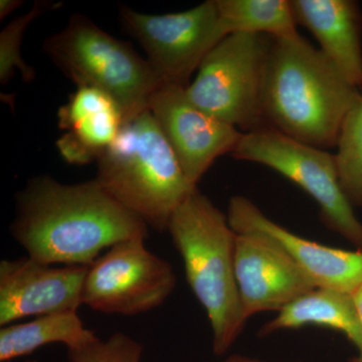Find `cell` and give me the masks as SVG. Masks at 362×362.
Returning a JSON list of instances; mask_svg holds the SVG:
<instances>
[{
	"mask_svg": "<svg viewBox=\"0 0 362 362\" xmlns=\"http://www.w3.org/2000/svg\"><path fill=\"white\" fill-rule=\"evenodd\" d=\"M13 239L47 265L90 266L105 249L148 235V226L94 180L64 185L42 175L16 197Z\"/></svg>",
	"mask_w": 362,
	"mask_h": 362,
	"instance_id": "cell-1",
	"label": "cell"
},
{
	"mask_svg": "<svg viewBox=\"0 0 362 362\" xmlns=\"http://www.w3.org/2000/svg\"><path fill=\"white\" fill-rule=\"evenodd\" d=\"M361 93L301 35L272 39L263 86L267 128L317 148H333Z\"/></svg>",
	"mask_w": 362,
	"mask_h": 362,
	"instance_id": "cell-2",
	"label": "cell"
},
{
	"mask_svg": "<svg viewBox=\"0 0 362 362\" xmlns=\"http://www.w3.org/2000/svg\"><path fill=\"white\" fill-rule=\"evenodd\" d=\"M168 232L182 259L188 285L211 323L214 354L223 356L247 322L235 278L237 233L228 216L199 188L176 209Z\"/></svg>",
	"mask_w": 362,
	"mask_h": 362,
	"instance_id": "cell-3",
	"label": "cell"
},
{
	"mask_svg": "<svg viewBox=\"0 0 362 362\" xmlns=\"http://www.w3.org/2000/svg\"><path fill=\"white\" fill-rule=\"evenodd\" d=\"M96 180L158 232L168 230L176 209L197 189L149 110L123 123L115 141L98 158Z\"/></svg>",
	"mask_w": 362,
	"mask_h": 362,
	"instance_id": "cell-4",
	"label": "cell"
},
{
	"mask_svg": "<svg viewBox=\"0 0 362 362\" xmlns=\"http://www.w3.org/2000/svg\"><path fill=\"white\" fill-rule=\"evenodd\" d=\"M44 51L77 87L111 97L124 123L148 110L150 98L161 87L146 59L83 14H73L61 32L47 37Z\"/></svg>",
	"mask_w": 362,
	"mask_h": 362,
	"instance_id": "cell-5",
	"label": "cell"
},
{
	"mask_svg": "<svg viewBox=\"0 0 362 362\" xmlns=\"http://www.w3.org/2000/svg\"><path fill=\"white\" fill-rule=\"evenodd\" d=\"M273 37L230 33L202 62L185 89L190 101L242 133L267 128L263 86Z\"/></svg>",
	"mask_w": 362,
	"mask_h": 362,
	"instance_id": "cell-6",
	"label": "cell"
},
{
	"mask_svg": "<svg viewBox=\"0 0 362 362\" xmlns=\"http://www.w3.org/2000/svg\"><path fill=\"white\" fill-rule=\"evenodd\" d=\"M232 156L273 169L292 181L315 201L319 218L328 230L362 250V223L340 185L334 154L263 128L243 133Z\"/></svg>",
	"mask_w": 362,
	"mask_h": 362,
	"instance_id": "cell-7",
	"label": "cell"
},
{
	"mask_svg": "<svg viewBox=\"0 0 362 362\" xmlns=\"http://www.w3.org/2000/svg\"><path fill=\"white\" fill-rule=\"evenodd\" d=\"M126 30L142 45L146 61L161 86L187 88L209 52L228 32L216 0L181 13L151 16L119 6Z\"/></svg>",
	"mask_w": 362,
	"mask_h": 362,
	"instance_id": "cell-8",
	"label": "cell"
},
{
	"mask_svg": "<svg viewBox=\"0 0 362 362\" xmlns=\"http://www.w3.org/2000/svg\"><path fill=\"white\" fill-rule=\"evenodd\" d=\"M144 238L114 245L90 264L83 305L104 314L134 316L161 306L176 287L169 262L145 247Z\"/></svg>",
	"mask_w": 362,
	"mask_h": 362,
	"instance_id": "cell-9",
	"label": "cell"
},
{
	"mask_svg": "<svg viewBox=\"0 0 362 362\" xmlns=\"http://www.w3.org/2000/svg\"><path fill=\"white\" fill-rule=\"evenodd\" d=\"M148 110L194 187L218 157L232 156L243 136L237 128L195 106L185 88L178 86L159 87L150 98Z\"/></svg>",
	"mask_w": 362,
	"mask_h": 362,
	"instance_id": "cell-10",
	"label": "cell"
},
{
	"mask_svg": "<svg viewBox=\"0 0 362 362\" xmlns=\"http://www.w3.org/2000/svg\"><path fill=\"white\" fill-rule=\"evenodd\" d=\"M228 223L235 233L263 235L275 243L316 288L354 294L362 286V250L347 251L305 239L269 218L243 195L230 199Z\"/></svg>",
	"mask_w": 362,
	"mask_h": 362,
	"instance_id": "cell-11",
	"label": "cell"
},
{
	"mask_svg": "<svg viewBox=\"0 0 362 362\" xmlns=\"http://www.w3.org/2000/svg\"><path fill=\"white\" fill-rule=\"evenodd\" d=\"M89 266L52 267L23 257L0 262V326L28 317L78 311Z\"/></svg>",
	"mask_w": 362,
	"mask_h": 362,
	"instance_id": "cell-12",
	"label": "cell"
},
{
	"mask_svg": "<svg viewBox=\"0 0 362 362\" xmlns=\"http://www.w3.org/2000/svg\"><path fill=\"white\" fill-rule=\"evenodd\" d=\"M235 271L246 320L262 312H280L316 288L275 243L254 233H237Z\"/></svg>",
	"mask_w": 362,
	"mask_h": 362,
	"instance_id": "cell-13",
	"label": "cell"
},
{
	"mask_svg": "<svg viewBox=\"0 0 362 362\" xmlns=\"http://www.w3.org/2000/svg\"><path fill=\"white\" fill-rule=\"evenodd\" d=\"M297 25L304 26L319 49L345 78L362 89V11L356 0H290Z\"/></svg>",
	"mask_w": 362,
	"mask_h": 362,
	"instance_id": "cell-14",
	"label": "cell"
},
{
	"mask_svg": "<svg viewBox=\"0 0 362 362\" xmlns=\"http://www.w3.org/2000/svg\"><path fill=\"white\" fill-rule=\"evenodd\" d=\"M124 123L111 97L92 87H78L59 110V126L68 131L57 142L69 163H89L115 141Z\"/></svg>",
	"mask_w": 362,
	"mask_h": 362,
	"instance_id": "cell-15",
	"label": "cell"
},
{
	"mask_svg": "<svg viewBox=\"0 0 362 362\" xmlns=\"http://www.w3.org/2000/svg\"><path fill=\"white\" fill-rule=\"evenodd\" d=\"M310 325L342 333L361 354L362 323L354 295L325 288H315L287 305L262 326L259 337Z\"/></svg>",
	"mask_w": 362,
	"mask_h": 362,
	"instance_id": "cell-16",
	"label": "cell"
},
{
	"mask_svg": "<svg viewBox=\"0 0 362 362\" xmlns=\"http://www.w3.org/2000/svg\"><path fill=\"white\" fill-rule=\"evenodd\" d=\"M97 339L94 331L85 327L77 311L47 314L28 322L2 326L0 362L28 356L52 343H63L66 349H73L85 346Z\"/></svg>",
	"mask_w": 362,
	"mask_h": 362,
	"instance_id": "cell-17",
	"label": "cell"
},
{
	"mask_svg": "<svg viewBox=\"0 0 362 362\" xmlns=\"http://www.w3.org/2000/svg\"><path fill=\"white\" fill-rule=\"evenodd\" d=\"M223 26L230 33L294 39L300 35L290 0H216Z\"/></svg>",
	"mask_w": 362,
	"mask_h": 362,
	"instance_id": "cell-18",
	"label": "cell"
},
{
	"mask_svg": "<svg viewBox=\"0 0 362 362\" xmlns=\"http://www.w3.org/2000/svg\"><path fill=\"white\" fill-rule=\"evenodd\" d=\"M334 154L340 185L352 206L362 207V92L347 114Z\"/></svg>",
	"mask_w": 362,
	"mask_h": 362,
	"instance_id": "cell-19",
	"label": "cell"
},
{
	"mask_svg": "<svg viewBox=\"0 0 362 362\" xmlns=\"http://www.w3.org/2000/svg\"><path fill=\"white\" fill-rule=\"evenodd\" d=\"M62 6L61 2L37 0L32 9L13 18L0 33V83L6 85L20 71L23 82L30 83L35 77V71L25 63L21 57V40L26 28L42 14L54 11Z\"/></svg>",
	"mask_w": 362,
	"mask_h": 362,
	"instance_id": "cell-20",
	"label": "cell"
},
{
	"mask_svg": "<svg viewBox=\"0 0 362 362\" xmlns=\"http://www.w3.org/2000/svg\"><path fill=\"white\" fill-rule=\"evenodd\" d=\"M141 343L122 332L114 333L108 339L68 349L70 362H141Z\"/></svg>",
	"mask_w": 362,
	"mask_h": 362,
	"instance_id": "cell-21",
	"label": "cell"
},
{
	"mask_svg": "<svg viewBox=\"0 0 362 362\" xmlns=\"http://www.w3.org/2000/svg\"><path fill=\"white\" fill-rule=\"evenodd\" d=\"M23 4L21 0H1L0 1V20H4L9 14L13 13Z\"/></svg>",
	"mask_w": 362,
	"mask_h": 362,
	"instance_id": "cell-22",
	"label": "cell"
},
{
	"mask_svg": "<svg viewBox=\"0 0 362 362\" xmlns=\"http://www.w3.org/2000/svg\"><path fill=\"white\" fill-rule=\"evenodd\" d=\"M352 295H354L357 311H358L359 317H361L362 323V286L356 293H354V294ZM349 362H362V352L361 354H357V356L354 357V358L350 359Z\"/></svg>",
	"mask_w": 362,
	"mask_h": 362,
	"instance_id": "cell-23",
	"label": "cell"
},
{
	"mask_svg": "<svg viewBox=\"0 0 362 362\" xmlns=\"http://www.w3.org/2000/svg\"><path fill=\"white\" fill-rule=\"evenodd\" d=\"M223 362H266L261 361V359L255 358V357H250L247 356H242V354H233L228 357ZM293 362H302V361H293Z\"/></svg>",
	"mask_w": 362,
	"mask_h": 362,
	"instance_id": "cell-24",
	"label": "cell"
},
{
	"mask_svg": "<svg viewBox=\"0 0 362 362\" xmlns=\"http://www.w3.org/2000/svg\"><path fill=\"white\" fill-rule=\"evenodd\" d=\"M26 362H40V361H26Z\"/></svg>",
	"mask_w": 362,
	"mask_h": 362,
	"instance_id": "cell-25",
	"label": "cell"
}]
</instances>
